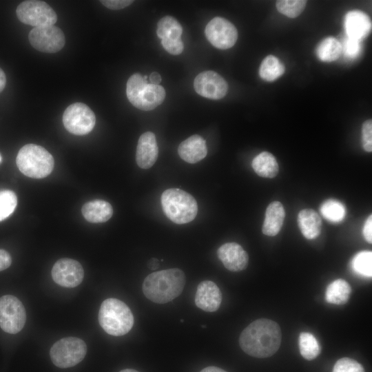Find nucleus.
Masks as SVG:
<instances>
[{"mask_svg":"<svg viewBox=\"0 0 372 372\" xmlns=\"http://www.w3.org/2000/svg\"><path fill=\"white\" fill-rule=\"evenodd\" d=\"M281 339L278 323L261 318L252 322L242 331L239 344L247 354L262 358L273 355L278 350Z\"/></svg>","mask_w":372,"mask_h":372,"instance_id":"1","label":"nucleus"},{"mask_svg":"<svg viewBox=\"0 0 372 372\" xmlns=\"http://www.w3.org/2000/svg\"><path fill=\"white\" fill-rule=\"evenodd\" d=\"M185 285L184 272L177 268L153 272L143 283V292L149 300L159 304L167 303L183 291Z\"/></svg>","mask_w":372,"mask_h":372,"instance_id":"2","label":"nucleus"},{"mask_svg":"<svg viewBox=\"0 0 372 372\" xmlns=\"http://www.w3.org/2000/svg\"><path fill=\"white\" fill-rule=\"evenodd\" d=\"M98 320L102 329L108 334L121 336L133 327L134 316L128 306L121 300L110 298L101 304Z\"/></svg>","mask_w":372,"mask_h":372,"instance_id":"3","label":"nucleus"},{"mask_svg":"<svg viewBox=\"0 0 372 372\" xmlns=\"http://www.w3.org/2000/svg\"><path fill=\"white\" fill-rule=\"evenodd\" d=\"M147 76L132 74L127 82L126 94L129 101L136 108L149 111L161 105L165 97V89L159 85L148 83Z\"/></svg>","mask_w":372,"mask_h":372,"instance_id":"4","label":"nucleus"},{"mask_svg":"<svg viewBox=\"0 0 372 372\" xmlns=\"http://www.w3.org/2000/svg\"><path fill=\"white\" fill-rule=\"evenodd\" d=\"M16 163L19 171L25 176L32 178H43L48 176L54 168V158L44 147L27 144L19 151Z\"/></svg>","mask_w":372,"mask_h":372,"instance_id":"5","label":"nucleus"},{"mask_svg":"<svg viewBox=\"0 0 372 372\" xmlns=\"http://www.w3.org/2000/svg\"><path fill=\"white\" fill-rule=\"evenodd\" d=\"M161 205L166 216L176 224H185L193 220L197 215L198 205L189 193L177 188L164 191Z\"/></svg>","mask_w":372,"mask_h":372,"instance_id":"6","label":"nucleus"},{"mask_svg":"<svg viewBox=\"0 0 372 372\" xmlns=\"http://www.w3.org/2000/svg\"><path fill=\"white\" fill-rule=\"evenodd\" d=\"M87 346L76 337H66L56 341L51 347L50 356L52 363L59 368L72 367L85 358Z\"/></svg>","mask_w":372,"mask_h":372,"instance_id":"7","label":"nucleus"},{"mask_svg":"<svg viewBox=\"0 0 372 372\" xmlns=\"http://www.w3.org/2000/svg\"><path fill=\"white\" fill-rule=\"evenodd\" d=\"M16 13L20 21L34 28L52 25L57 21L55 11L43 1H24L17 6Z\"/></svg>","mask_w":372,"mask_h":372,"instance_id":"8","label":"nucleus"},{"mask_svg":"<svg viewBox=\"0 0 372 372\" xmlns=\"http://www.w3.org/2000/svg\"><path fill=\"white\" fill-rule=\"evenodd\" d=\"M25 320V307L17 297L5 295L0 298V327L3 331L16 334L23 328Z\"/></svg>","mask_w":372,"mask_h":372,"instance_id":"9","label":"nucleus"},{"mask_svg":"<svg viewBox=\"0 0 372 372\" xmlns=\"http://www.w3.org/2000/svg\"><path fill=\"white\" fill-rule=\"evenodd\" d=\"M63 123L69 132L81 136L93 130L96 116L87 105L78 102L71 104L65 109L63 114Z\"/></svg>","mask_w":372,"mask_h":372,"instance_id":"10","label":"nucleus"},{"mask_svg":"<svg viewBox=\"0 0 372 372\" xmlns=\"http://www.w3.org/2000/svg\"><path fill=\"white\" fill-rule=\"evenodd\" d=\"M28 39L34 49L47 53L57 52L65 43L63 31L54 25L32 28Z\"/></svg>","mask_w":372,"mask_h":372,"instance_id":"11","label":"nucleus"},{"mask_svg":"<svg viewBox=\"0 0 372 372\" xmlns=\"http://www.w3.org/2000/svg\"><path fill=\"white\" fill-rule=\"evenodd\" d=\"M207 40L216 48L226 50L231 48L238 39L236 27L228 20L215 17L206 25L205 30Z\"/></svg>","mask_w":372,"mask_h":372,"instance_id":"12","label":"nucleus"},{"mask_svg":"<svg viewBox=\"0 0 372 372\" xmlns=\"http://www.w3.org/2000/svg\"><path fill=\"white\" fill-rule=\"evenodd\" d=\"M52 278L61 287L74 288L82 282L84 270L78 261L63 258L58 260L53 265Z\"/></svg>","mask_w":372,"mask_h":372,"instance_id":"13","label":"nucleus"},{"mask_svg":"<svg viewBox=\"0 0 372 372\" xmlns=\"http://www.w3.org/2000/svg\"><path fill=\"white\" fill-rule=\"evenodd\" d=\"M194 87L199 95L214 100L223 98L228 90L226 81L218 73L211 70L198 74L194 79Z\"/></svg>","mask_w":372,"mask_h":372,"instance_id":"14","label":"nucleus"},{"mask_svg":"<svg viewBox=\"0 0 372 372\" xmlns=\"http://www.w3.org/2000/svg\"><path fill=\"white\" fill-rule=\"evenodd\" d=\"M217 254L225 267L231 271H240L248 265V254L238 243L223 244L218 248Z\"/></svg>","mask_w":372,"mask_h":372,"instance_id":"15","label":"nucleus"},{"mask_svg":"<svg viewBox=\"0 0 372 372\" xmlns=\"http://www.w3.org/2000/svg\"><path fill=\"white\" fill-rule=\"evenodd\" d=\"M222 293L218 287L211 280L200 282L196 289L195 304L200 309L214 312L218 309Z\"/></svg>","mask_w":372,"mask_h":372,"instance_id":"16","label":"nucleus"},{"mask_svg":"<svg viewBox=\"0 0 372 372\" xmlns=\"http://www.w3.org/2000/svg\"><path fill=\"white\" fill-rule=\"evenodd\" d=\"M158 148L154 133L146 132L139 137L136 152V161L142 169L150 168L158 158Z\"/></svg>","mask_w":372,"mask_h":372,"instance_id":"17","label":"nucleus"},{"mask_svg":"<svg viewBox=\"0 0 372 372\" xmlns=\"http://www.w3.org/2000/svg\"><path fill=\"white\" fill-rule=\"evenodd\" d=\"M344 28L347 37L360 41L370 33L371 22L365 13L360 10H352L345 16Z\"/></svg>","mask_w":372,"mask_h":372,"instance_id":"18","label":"nucleus"},{"mask_svg":"<svg viewBox=\"0 0 372 372\" xmlns=\"http://www.w3.org/2000/svg\"><path fill=\"white\" fill-rule=\"evenodd\" d=\"M178 153L187 163H196L203 159L207 154L206 142L199 135L191 136L179 145Z\"/></svg>","mask_w":372,"mask_h":372,"instance_id":"19","label":"nucleus"},{"mask_svg":"<svg viewBox=\"0 0 372 372\" xmlns=\"http://www.w3.org/2000/svg\"><path fill=\"white\" fill-rule=\"evenodd\" d=\"M285 218V210L279 201L271 203L267 207L262 225V233L269 236H274L280 231Z\"/></svg>","mask_w":372,"mask_h":372,"instance_id":"20","label":"nucleus"},{"mask_svg":"<svg viewBox=\"0 0 372 372\" xmlns=\"http://www.w3.org/2000/svg\"><path fill=\"white\" fill-rule=\"evenodd\" d=\"M81 213L90 223H104L112 217L113 208L108 202L96 199L85 203L81 208Z\"/></svg>","mask_w":372,"mask_h":372,"instance_id":"21","label":"nucleus"},{"mask_svg":"<svg viewBox=\"0 0 372 372\" xmlns=\"http://www.w3.org/2000/svg\"><path fill=\"white\" fill-rule=\"evenodd\" d=\"M298 225L302 235L309 240L317 238L321 231L322 220L311 209H304L298 215Z\"/></svg>","mask_w":372,"mask_h":372,"instance_id":"22","label":"nucleus"},{"mask_svg":"<svg viewBox=\"0 0 372 372\" xmlns=\"http://www.w3.org/2000/svg\"><path fill=\"white\" fill-rule=\"evenodd\" d=\"M251 165L254 172L264 178H273L279 170L276 158L268 152H262L257 155L253 159Z\"/></svg>","mask_w":372,"mask_h":372,"instance_id":"23","label":"nucleus"},{"mask_svg":"<svg viewBox=\"0 0 372 372\" xmlns=\"http://www.w3.org/2000/svg\"><path fill=\"white\" fill-rule=\"evenodd\" d=\"M351 293L350 285L343 279H337L327 286L325 300L330 304H343L349 300Z\"/></svg>","mask_w":372,"mask_h":372,"instance_id":"24","label":"nucleus"},{"mask_svg":"<svg viewBox=\"0 0 372 372\" xmlns=\"http://www.w3.org/2000/svg\"><path fill=\"white\" fill-rule=\"evenodd\" d=\"M342 43L334 37H327L318 45L316 54L324 62L337 60L342 54Z\"/></svg>","mask_w":372,"mask_h":372,"instance_id":"25","label":"nucleus"},{"mask_svg":"<svg viewBox=\"0 0 372 372\" xmlns=\"http://www.w3.org/2000/svg\"><path fill=\"white\" fill-rule=\"evenodd\" d=\"M285 71V66L278 59L273 55H269L262 60L259 74L262 79L273 81L282 76Z\"/></svg>","mask_w":372,"mask_h":372,"instance_id":"26","label":"nucleus"},{"mask_svg":"<svg viewBox=\"0 0 372 372\" xmlns=\"http://www.w3.org/2000/svg\"><path fill=\"white\" fill-rule=\"evenodd\" d=\"M183 29L178 21L171 16H165L160 19L157 25L156 33L161 39H180Z\"/></svg>","mask_w":372,"mask_h":372,"instance_id":"27","label":"nucleus"},{"mask_svg":"<svg viewBox=\"0 0 372 372\" xmlns=\"http://www.w3.org/2000/svg\"><path fill=\"white\" fill-rule=\"evenodd\" d=\"M298 345L301 355L307 360L315 359L320 353V346L316 337L311 333H300Z\"/></svg>","mask_w":372,"mask_h":372,"instance_id":"28","label":"nucleus"},{"mask_svg":"<svg viewBox=\"0 0 372 372\" xmlns=\"http://www.w3.org/2000/svg\"><path fill=\"white\" fill-rule=\"evenodd\" d=\"M320 211L327 220L332 223L342 221L346 215L344 205L335 199H328L324 201L320 207Z\"/></svg>","mask_w":372,"mask_h":372,"instance_id":"29","label":"nucleus"},{"mask_svg":"<svg viewBox=\"0 0 372 372\" xmlns=\"http://www.w3.org/2000/svg\"><path fill=\"white\" fill-rule=\"evenodd\" d=\"M353 271L362 277L372 276V252L362 251L354 256L351 260Z\"/></svg>","mask_w":372,"mask_h":372,"instance_id":"30","label":"nucleus"},{"mask_svg":"<svg viewBox=\"0 0 372 372\" xmlns=\"http://www.w3.org/2000/svg\"><path fill=\"white\" fill-rule=\"evenodd\" d=\"M17 205V197L14 192L9 189L0 190V222L13 213Z\"/></svg>","mask_w":372,"mask_h":372,"instance_id":"31","label":"nucleus"},{"mask_svg":"<svg viewBox=\"0 0 372 372\" xmlns=\"http://www.w3.org/2000/svg\"><path fill=\"white\" fill-rule=\"evenodd\" d=\"M307 1L302 0H280L276 1V8L282 14L296 18L304 10Z\"/></svg>","mask_w":372,"mask_h":372,"instance_id":"32","label":"nucleus"},{"mask_svg":"<svg viewBox=\"0 0 372 372\" xmlns=\"http://www.w3.org/2000/svg\"><path fill=\"white\" fill-rule=\"evenodd\" d=\"M332 372H364V370L355 360L342 358L335 362Z\"/></svg>","mask_w":372,"mask_h":372,"instance_id":"33","label":"nucleus"},{"mask_svg":"<svg viewBox=\"0 0 372 372\" xmlns=\"http://www.w3.org/2000/svg\"><path fill=\"white\" fill-rule=\"evenodd\" d=\"M342 45V52L348 59H355L361 50L360 41L347 37Z\"/></svg>","mask_w":372,"mask_h":372,"instance_id":"34","label":"nucleus"},{"mask_svg":"<svg viewBox=\"0 0 372 372\" xmlns=\"http://www.w3.org/2000/svg\"><path fill=\"white\" fill-rule=\"evenodd\" d=\"M362 146L365 151H372V121L366 120L362 127Z\"/></svg>","mask_w":372,"mask_h":372,"instance_id":"35","label":"nucleus"},{"mask_svg":"<svg viewBox=\"0 0 372 372\" xmlns=\"http://www.w3.org/2000/svg\"><path fill=\"white\" fill-rule=\"evenodd\" d=\"M161 43L164 49L173 55L180 54L184 48L183 43L180 39H162Z\"/></svg>","mask_w":372,"mask_h":372,"instance_id":"36","label":"nucleus"},{"mask_svg":"<svg viewBox=\"0 0 372 372\" xmlns=\"http://www.w3.org/2000/svg\"><path fill=\"white\" fill-rule=\"evenodd\" d=\"M103 5L111 10L123 9L133 3L130 0H103L101 1Z\"/></svg>","mask_w":372,"mask_h":372,"instance_id":"37","label":"nucleus"},{"mask_svg":"<svg viewBox=\"0 0 372 372\" xmlns=\"http://www.w3.org/2000/svg\"><path fill=\"white\" fill-rule=\"evenodd\" d=\"M12 263L10 254L4 249H0V271L8 269Z\"/></svg>","mask_w":372,"mask_h":372,"instance_id":"38","label":"nucleus"},{"mask_svg":"<svg viewBox=\"0 0 372 372\" xmlns=\"http://www.w3.org/2000/svg\"><path fill=\"white\" fill-rule=\"evenodd\" d=\"M363 236L365 240L369 242H372V216L370 215L366 219L363 227Z\"/></svg>","mask_w":372,"mask_h":372,"instance_id":"39","label":"nucleus"},{"mask_svg":"<svg viewBox=\"0 0 372 372\" xmlns=\"http://www.w3.org/2000/svg\"><path fill=\"white\" fill-rule=\"evenodd\" d=\"M149 81L152 84L154 85H159V83L161 82V76L158 72H152L149 77Z\"/></svg>","mask_w":372,"mask_h":372,"instance_id":"40","label":"nucleus"},{"mask_svg":"<svg viewBox=\"0 0 372 372\" xmlns=\"http://www.w3.org/2000/svg\"><path fill=\"white\" fill-rule=\"evenodd\" d=\"M6 84V76L3 71V70L0 68V92L3 91Z\"/></svg>","mask_w":372,"mask_h":372,"instance_id":"41","label":"nucleus"},{"mask_svg":"<svg viewBox=\"0 0 372 372\" xmlns=\"http://www.w3.org/2000/svg\"><path fill=\"white\" fill-rule=\"evenodd\" d=\"M147 266L150 269H156L159 266V260L155 258H151L147 263Z\"/></svg>","mask_w":372,"mask_h":372,"instance_id":"42","label":"nucleus"},{"mask_svg":"<svg viewBox=\"0 0 372 372\" xmlns=\"http://www.w3.org/2000/svg\"><path fill=\"white\" fill-rule=\"evenodd\" d=\"M200 372H227L225 370L216 367V366H207L203 369H202Z\"/></svg>","mask_w":372,"mask_h":372,"instance_id":"43","label":"nucleus"},{"mask_svg":"<svg viewBox=\"0 0 372 372\" xmlns=\"http://www.w3.org/2000/svg\"><path fill=\"white\" fill-rule=\"evenodd\" d=\"M119 372H138V371L134 369H125L121 370Z\"/></svg>","mask_w":372,"mask_h":372,"instance_id":"44","label":"nucleus"},{"mask_svg":"<svg viewBox=\"0 0 372 372\" xmlns=\"http://www.w3.org/2000/svg\"><path fill=\"white\" fill-rule=\"evenodd\" d=\"M1 160H2V158H1V156L0 154V163H1Z\"/></svg>","mask_w":372,"mask_h":372,"instance_id":"45","label":"nucleus"}]
</instances>
